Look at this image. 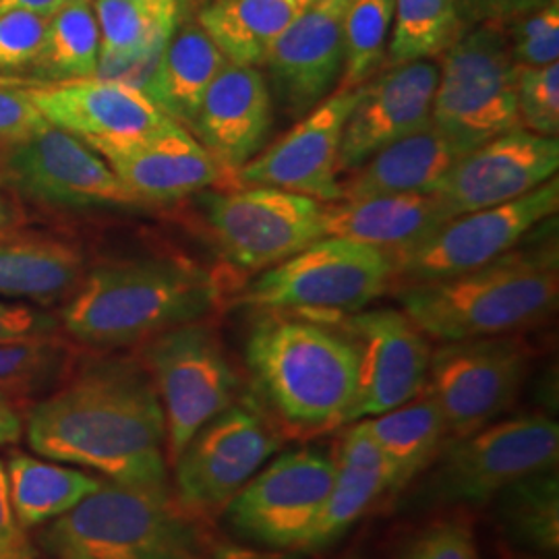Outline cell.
<instances>
[{
	"instance_id": "2e32d148",
	"label": "cell",
	"mask_w": 559,
	"mask_h": 559,
	"mask_svg": "<svg viewBox=\"0 0 559 559\" xmlns=\"http://www.w3.org/2000/svg\"><path fill=\"white\" fill-rule=\"evenodd\" d=\"M328 320L336 321L359 350L350 423L388 413L423 392L433 350L404 311L373 309Z\"/></svg>"
},
{
	"instance_id": "5bb4252c",
	"label": "cell",
	"mask_w": 559,
	"mask_h": 559,
	"mask_svg": "<svg viewBox=\"0 0 559 559\" xmlns=\"http://www.w3.org/2000/svg\"><path fill=\"white\" fill-rule=\"evenodd\" d=\"M328 203L274 187L245 185L205 200L207 226L226 260L260 272L325 237Z\"/></svg>"
},
{
	"instance_id": "d4e9b609",
	"label": "cell",
	"mask_w": 559,
	"mask_h": 559,
	"mask_svg": "<svg viewBox=\"0 0 559 559\" xmlns=\"http://www.w3.org/2000/svg\"><path fill=\"white\" fill-rule=\"evenodd\" d=\"M466 156L429 120L408 138L383 147L365 162L346 182H340V200L420 193L431 195L441 180Z\"/></svg>"
},
{
	"instance_id": "ba28073f",
	"label": "cell",
	"mask_w": 559,
	"mask_h": 559,
	"mask_svg": "<svg viewBox=\"0 0 559 559\" xmlns=\"http://www.w3.org/2000/svg\"><path fill=\"white\" fill-rule=\"evenodd\" d=\"M431 122L464 154L519 129L516 64L501 25L483 23L441 55Z\"/></svg>"
},
{
	"instance_id": "3957f363",
	"label": "cell",
	"mask_w": 559,
	"mask_h": 559,
	"mask_svg": "<svg viewBox=\"0 0 559 559\" xmlns=\"http://www.w3.org/2000/svg\"><path fill=\"white\" fill-rule=\"evenodd\" d=\"M216 305L218 284L189 261H119L85 274L59 320L81 344L117 350L205 320Z\"/></svg>"
},
{
	"instance_id": "bcb514c9",
	"label": "cell",
	"mask_w": 559,
	"mask_h": 559,
	"mask_svg": "<svg viewBox=\"0 0 559 559\" xmlns=\"http://www.w3.org/2000/svg\"><path fill=\"white\" fill-rule=\"evenodd\" d=\"M23 436V419L7 394H0V445L15 443Z\"/></svg>"
},
{
	"instance_id": "f907efd6",
	"label": "cell",
	"mask_w": 559,
	"mask_h": 559,
	"mask_svg": "<svg viewBox=\"0 0 559 559\" xmlns=\"http://www.w3.org/2000/svg\"><path fill=\"white\" fill-rule=\"evenodd\" d=\"M41 81L25 80V78H15V75H0V85L4 87H32V85H38Z\"/></svg>"
},
{
	"instance_id": "ffe728a7",
	"label": "cell",
	"mask_w": 559,
	"mask_h": 559,
	"mask_svg": "<svg viewBox=\"0 0 559 559\" xmlns=\"http://www.w3.org/2000/svg\"><path fill=\"white\" fill-rule=\"evenodd\" d=\"M346 0H320L300 11L267 52L280 106L302 119L336 90L344 64Z\"/></svg>"
},
{
	"instance_id": "e575fe53",
	"label": "cell",
	"mask_w": 559,
	"mask_h": 559,
	"mask_svg": "<svg viewBox=\"0 0 559 559\" xmlns=\"http://www.w3.org/2000/svg\"><path fill=\"white\" fill-rule=\"evenodd\" d=\"M396 0H350L344 11V64L336 92L365 85L388 50Z\"/></svg>"
},
{
	"instance_id": "4fadbf2b",
	"label": "cell",
	"mask_w": 559,
	"mask_h": 559,
	"mask_svg": "<svg viewBox=\"0 0 559 559\" xmlns=\"http://www.w3.org/2000/svg\"><path fill=\"white\" fill-rule=\"evenodd\" d=\"M282 441L261 408L233 404L205 423L173 462L175 498L191 514L212 522L278 452Z\"/></svg>"
},
{
	"instance_id": "60d3db41",
	"label": "cell",
	"mask_w": 559,
	"mask_h": 559,
	"mask_svg": "<svg viewBox=\"0 0 559 559\" xmlns=\"http://www.w3.org/2000/svg\"><path fill=\"white\" fill-rule=\"evenodd\" d=\"M50 15L17 9L0 15V75L32 71L46 40Z\"/></svg>"
},
{
	"instance_id": "7a4b0ae2",
	"label": "cell",
	"mask_w": 559,
	"mask_h": 559,
	"mask_svg": "<svg viewBox=\"0 0 559 559\" xmlns=\"http://www.w3.org/2000/svg\"><path fill=\"white\" fill-rule=\"evenodd\" d=\"M245 365L282 438L307 443L350 423L359 350L336 321L261 311L245 340Z\"/></svg>"
},
{
	"instance_id": "11a10c76",
	"label": "cell",
	"mask_w": 559,
	"mask_h": 559,
	"mask_svg": "<svg viewBox=\"0 0 559 559\" xmlns=\"http://www.w3.org/2000/svg\"><path fill=\"white\" fill-rule=\"evenodd\" d=\"M346 2H350V0H346Z\"/></svg>"
},
{
	"instance_id": "8d00e7d4",
	"label": "cell",
	"mask_w": 559,
	"mask_h": 559,
	"mask_svg": "<svg viewBox=\"0 0 559 559\" xmlns=\"http://www.w3.org/2000/svg\"><path fill=\"white\" fill-rule=\"evenodd\" d=\"M69 365V348L59 338L0 344V394L36 392L59 378Z\"/></svg>"
},
{
	"instance_id": "7402d4cb",
	"label": "cell",
	"mask_w": 559,
	"mask_h": 559,
	"mask_svg": "<svg viewBox=\"0 0 559 559\" xmlns=\"http://www.w3.org/2000/svg\"><path fill=\"white\" fill-rule=\"evenodd\" d=\"M140 203H166L222 185L226 173L185 127L170 122L138 140L94 145Z\"/></svg>"
},
{
	"instance_id": "ac0fdd59",
	"label": "cell",
	"mask_w": 559,
	"mask_h": 559,
	"mask_svg": "<svg viewBox=\"0 0 559 559\" xmlns=\"http://www.w3.org/2000/svg\"><path fill=\"white\" fill-rule=\"evenodd\" d=\"M558 168V138L519 127L462 156L433 195L454 218L520 200L554 179Z\"/></svg>"
},
{
	"instance_id": "7bdbcfd3",
	"label": "cell",
	"mask_w": 559,
	"mask_h": 559,
	"mask_svg": "<svg viewBox=\"0 0 559 559\" xmlns=\"http://www.w3.org/2000/svg\"><path fill=\"white\" fill-rule=\"evenodd\" d=\"M44 122L27 96V87L0 85V156Z\"/></svg>"
},
{
	"instance_id": "c3c4849f",
	"label": "cell",
	"mask_w": 559,
	"mask_h": 559,
	"mask_svg": "<svg viewBox=\"0 0 559 559\" xmlns=\"http://www.w3.org/2000/svg\"><path fill=\"white\" fill-rule=\"evenodd\" d=\"M131 2H138L141 7L162 13V15L179 17L180 0H131Z\"/></svg>"
},
{
	"instance_id": "30bf717a",
	"label": "cell",
	"mask_w": 559,
	"mask_h": 559,
	"mask_svg": "<svg viewBox=\"0 0 559 559\" xmlns=\"http://www.w3.org/2000/svg\"><path fill=\"white\" fill-rule=\"evenodd\" d=\"M141 362L160 399L168 466L205 423L237 404L240 380L218 332L191 321L143 342Z\"/></svg>"
},
{
	"instance_id": "7c38bea8",
	"label": "cell",
	"mask_w": 559,
	"mask_h": 559,
	"mask_svg": "<svg viewBox=\"0 0 559 559\" xmlns=\"http://www.w3.org/2000/svg\"><path fill=\"white\" fill-rule=\"evenodd\" d=\"M558 210L559 179L554 177L520 200L454 216L417 245L388 253L394 263V284L411 286L475 272L514 251Z\"/></svg>"
},
{
	"instance_id": "277c9868",
	"label": "cell",
	"mask_w": 559,
	"mask_h": 559,
	"mask_svg": "<svg viewBox=\"0 0 559 559\" xmlns=\"http://www.w3.org/2000/svg\"><path fill=\"white\" fill-rule=\"evenodd\" d=\"M559 300L558 251H510L475 272L400 288L402 311L429 340L508 336L549 320Z\"/></svg>"
},
{
	"instance_id": "1f68e13d",
	"label": "cell",
	"mask_w": 559,
	"mask_h": 559,
	"mask_svg": "<svg viewBox=\"0 0 559 559\" xmlns=\"http://www.w3.org/2000/svg\"><path fill=\"white\" fill-rule=\"evenodd\" d=\"M493 519L503 540L524 556L558 558L559 479L543 471L508 485L496 496Z\"/></svg>"
},
{
	"instance_id": "f6af8a7d",
	"label": "cell",
	"mask_w": 559,
	"mask_h": 559,
	"mask_svg": "<svg viewBox=\"0 0 559 559\" xmlns=\"http://www.w3.org/2000/svg\"><path fill=\"white\" fill-rule=\"evenodd\" d=\"M549 2L554 0H460V9L464 21L503 23Z\"/></svg>"
},
{
	"instance_id": "816d5d0a",
	"label": "cell",
	"mask_w": 559,
	"mask_h": 559,
	"mask_svg": "<svg viewBox=\"0 0 559 559\" xmlns=\"http://www.w3.org/2000/svg\"><path fill=\"white\" fill-rule=\"evenodd\" d=\"M290 2L295 4V9L300 13V11H307L309 7H313V4L320 2V0H290Z\"/></svg>"
},
{
	"instance_id": "52a82bcc",
	"label": "cell",
	"mask_w": 559,
	"mask_h": 559,
	"mask_svg": "<svg viewBox=\"0 0 559 559\" xmlns=\"http://www.w3.org/2000/svg\"><path fill=\"white\" fill-rule=\"evenodd\" d=\"M392 284L394 263L385 251L357 240L323 237L267 267L240 300L258 311L328 320L359 313Z\"/></svg>"
},
{
	"instance_id": "9c48e42d",
	"label": "cell",
	"mask_w": 559,
	"mask_h": 559,
	"mask_svg": "<svg viewBox=\"0 0 559 559\" xmlns=\"http://www.w3.org/2000/svg\"><path fill=\"white\" fill-rule=\"evenodd\" d=\"M334 445L307 441L267 462L224 508L233 539L274 554H300L330 498Z\"/></svg>"
},
{
	"instance_id": "44dd1931",
	"label": "cell",
	"mask_w": 559,
	"mask_h": 559,
	"mask_svg": "<svg viewBox=\"0 0 559 559\" xmlns=\"http://www.w3.org/2000/svg\"><path fill=\"white\" fill-rule=\"evenodd\" d=\"M440 62L415 60L392 67L362 85L340 143L338 175L353 173L383 147L408 138L431 120Z\"/></svg>"
},
{
	"instance_id": "d6986e66",
	"label": "cell",
	"mask_w": 559,
	"mask_h": 559,
	"mask_svg": "<svg viewBox=\"0 0 559 559\" xmlns=\"http://www.w3.org/2000/svg\"><path fill=\"white\" fill-rule=\"evenodd\" d=\"M46 122L85 141L90 147L156 133L175 120L162 115L141 90L122 81L85 78L27 87Z\"/></svg>"
},
{
	"instance_id": "836d02e7",
	"label": "cell",
	"mask_w": 559,
	"mask_h": 559,
	"mask_svg": "<svg viewBox=\"0 0 559 559\" xmlns=\"http://www.w3.org/2000/svg\"><path fill=\"white\" fill-rule=\"evenodd\" d=\"M462 25L460 0H396L388 64L441 57L464 34Z\"/></svg>"
},
{
	"instance_id": "db71d44e",
	"label": "cell",
	"mask_w": 559,
	"mask_h": 559,
	"mask_svg": "<svg viewBox=\"0 0 559 559\" xmlns=\"http://www.w3.org/2000/svg\"><path fill=\"white\" fill-rule=\"evenodd\" d=\"M342 559H359V558H353V556H350V558H342Z\"/></svg>"
},
{
	"instance_id": "83f0119b",
	"label": "cell",
	"mask_w": 559,
	"mask_h": 559,
	"mask_svg": "<svg viewBox=\"0 0 559 559\" xmlns=\"http://www.w3.org/2000/svg\"><path fill=\"white\" fill-rule=\"evenodd\" d=\"M360 423L392 464L394 500L452 441L438 402L425 388L415 399Z\"/></svg>"
},
{
	"instance_id": "f546056e",
	"label": "cell",
	"mask_w": 559,
	"mask_h": 559,
	"mask_svg": "<svg viewBox=\"0 0 559 559\" xmlns=\"http://www.w3.org/2000/svg\"><path fill=\"white\" fill-rule=\"evenodd\" d=\"M4 466L13 510L25 531L67 514L104 483L98 475L27 454H13Z\"/></svg>"
},
{
	"instance_id": "f1b7e54d",
	"label": "cell",
	"mask_w": 559,
	"mask_h": 559,
	"mask_svg": "<svg viewBox=\"0 0 559 559\" xmlns=\"http://www.w3.org/2000/svg\"><path fill=\"white\" fill-rule=\"evenodd\" d=\"M83 276L80 251L64 242L0 237V299L46 307L71 297Z\"/></svg>"
},
{
	"instance_id": "ee69618b",
	"label": "cell",
	"mask_w": 559,
	"mask_h": 559,
	"mask_svg": "<svg viewBox=\"0 0 559 559\" xmlns=\"http://www.w3.org/2000/svg\"><path fill=\"white\" fill-rule=\"evenodd\" d=\"M0 559H34L32 543L13 510L7 466L0 460Z\"/></svg>"
},
{
	"instance_id": "6da1fadb",
	"label": "cell",
	"mask_w": 559,
	"mask_h": 559,
	"mask_svg": "<svg viewBox=\"0 0 559 559\" xmlns=\"http://www.w3.org/2000/svg\"><path fill=\"white\" fill-rule=\"evenodd\" d=\"M25 438L44 459L94 471L104 480L166 489V420L140 359L87 362L27 417Z\"/></svg>"
},
{
	"instance_id": "4316f807",
	"label": "cell",
	"mask_w": 559,
	"mask_h": 559,
	"mask_svg": "<svg viewBox=\"0 0 559 559\" xmlns=\"http://www.w3.org/2000/svg\"><path fill=\"white\" fill-rule=\"evenodd\" d=\"M224 55L200 23L175 27L143 94L180 127H191L201 100L224 67Z\"/></svg>"
},
{
	"instance_id": "cb8c5ba5",
	"label": "cell",
	"mask_w": 559,
	"mask_h": 559,
	"mask_svg": "<svg viewBox=\"0 0 559 559\" xmlns=\"http://www.w3.org/2000/svg\"><path fill=\"white\" fill-rule=\"evenodd\" d=\"M336 473L330 498L302 551H321L338 543L385 498H394V471L360 420L348 423L334 443Z\"/></svg>"
},
{
	"instance_id": "f5cc1de1",
	"label": "cell",
	"mask_w": 559,
	"mask_h": 559,
	"mask_svg": "<svg viewBox=\"0 0 559 559\" xmlns=\"http://www.w3.org/2000/svg\"><path fill=\"white\" fill-rule=\"evenodd\" d=\"M526 559H558V558H539V556H528Z\"/></svg>"
},
{
	"instance_id": "8992f818",
	"label": "cell",
	"mask_w": 559,
	"mask_h": 559,
	"mask_svg": "<svg viewBox=\"0 0 559 559\" xmlns=\"http://www.w3.org/2000/svg\"><path fill=\"white\" fill-rule=\"evenodd\" d=\"M559 460L558 423L545 415L500 419L479 431L452 440L431 466L399 498L406 514L485 508L508 485L556 471Z\"/></svg>"
},
{
	"instance_id": "7dc6e473",
	"label": "cell",
	"mask_w": 559,
	"mask_h": 559,
	"mask_svg": "<svg viewBox=\"0 0 559 559\" xmlns=\"http://www.w3.org/2000/svg\"><path fill=\"white\" fill-rule=\"evenodd\" d=\"M64 2L67 0H0V15L17 11V9L36 11L40 15H52Z\"/></svg>"
},
{
	"instance_id": "9a60e30c",
	"label": "cell",
	"mask_w": 559,
	"mask_h": 559,
	"mask_svg": "<svg viewBox=\"0 0 559 559\" xmlns=\"http://www.w3.org/2000/svg\"><path fill=\"white\" fill-rule=\"evenodd\" d=\"M0 185L48 207L141 205L94 147L50 122L0 156Z\"/></svg>"
},
{
	"instance_id": "8fae6325",
	"label": "cell",
	"mask_w": 559,
	"mask_h": 559,
	"mask_svg": "<svg viewBox=\"0 0 559 559\" xmlns=\"http://www.w3.org/2000/svg\"><path fill=\"white\" fill-rule=\"evenodd\" d=\"M533 353L516 334L441 342L431 353L425 390L440 406L450 438L500 420L519 400Z\"/></svg>"
},
{
	"instance_id": "603a6c76",
	"label": "cell",
	"mask_w": 559,
	"mask_h": 559,
	"mask_svg": "<svg viewBox=\"0 0 559 559\" xmlns=\"http://www.w3.org/2000/svg\"><path fill=\"white\" fill-rule=\"evenodd\" d=\"M189 129L226 175H237L272 129V92L260 69L226 60Z\"/></svg>"
},
{
	"instance_id": "f35d334b",
	"label": "cell",
	"mask_w": 559,
	"mask_h": 559,
	"mask_svg": "<svg viewBox=\"0 0 559 559\" xmlns=\"http://www.w3.org/2000/svg\"><path fill=\"white\" fill-rule=\"evenodd\" d=\"M508 27L501 25L516 67H545L559 59L558 0L522 13ZM503 21V23H508ZM500 25V23H498Z\"/></svg>"
},
{
	"instance_id": "681fc988",
	"label": "cell",
	"mask_w": 559,
	"mask_h": 559,
	"mask_svg": "<svg viewBox=\"0 0 559 559\" xmlns=\"http://www.w3.org/2000/svg\"><path fill=\"white\" fill-rule=\"evenodd\" d=\"M13 222H15V212L11 210V205L7 201L0 198V233L9 230L13 226Z\"/></svg>"
},
{
	"instance_id": "ab89813d",
	"label": "cell",
	"mask_w": 559,
	"mask_h": 559,
	"mask_svg": "<svg viewBox=\"0 0 559 559\" xmlns=\"http://www.w3.org/2000/svg\"><path fill=\"white\" fill-rule=\"evenodd\" d=\"M399 559H480V554L471 522L464 516H443L406 540Z\"/></svg>"
},
{
	"instance_id": "74e56055",
	"label": "cell",
	"mask_w": 559,
	"mask_h": 559,
	"mask_svg": "<svg viewBox=\"0 0 559 559\" xmlns=\"http://www.w3.org/2000/svg\"><path fill=\"white\" fill-rule=\"evenodd\" d=\"M516 106L522 129L558 138L559 62L545 67H516Z\"/></svg>"
},
{
	"instance_id": "484cf974",
	"label": "cell",
	"mask_w": 559,
	"mask_h": 559,
	"mask_svg": "<svg viewBox=\"0 0 559 559\" xmlns=\"http://www.w3.org/2000/svg\"><path fill=\"white\" fill-rule=\"evenodd\" d=\"M452 221L438 195H378L328 203L325 237L357 240L385 253L404 251Z\"/></svg>"
},
{
	"instance_id": "b9f144b4",
	"label": "cell",
	"mask_w": 559,
	"mask_h": 559,
	"mask_svg": "<svg viewBox=\"0 0 559 559\" xmlns=\"http://www.w3.org/2000/svg\"><path fill=\"white\" fill-rule=\"evenodd\" d=\"M60 320L44 307L0 299V344L57 338Z\"/></svg>"
},
{
	"instance_id": "d6a6232c",
	"label": "cell",
	"mask_w": 559,
	"mask_h": 559,
	"mask_svg": "<svg viewBox=\"0 0 559 559\" xmlns=\"http://www.w3.org/2000/svg\"><path fill=\"white\" fill-rule=\"evenodd\" d=\"M100 62V27L92 0H67L48 20L46 40L32 71L38 81L96 78Z\"/></svg>"
},
{
	"instance_id": "4dcf8cb0",
	"label": "cell",
	"mask_w": 559,
	"mask_h": 559,
	"mask_svg": "<svg viewBox=\"0 0 559 559\" xmlns=\"http://www.w3.org/2000/svg\"><path fill=\"white\" fill-rule=\"evenodd\" d=\"M297 15L290 0H214L201 11L200 25L228 62L260 67Z\"/></svg>"
},
{
	"instance_id": "d590c367",
	"label": "cell",
	"mask_w": 559,
	"mask_h": 559,
	"mask_svg": "<svg viewBox=\"0 0 559 559\" xmlns=\"http://www.w3.org/2000/svg\"><path fill=\"white\" fill-rule=\"evenodd\" d=\"M100 27V57H138L162 50L179 17L150 11L131 0H92Z\"/></svg>"
},
{
	"instance_id": "e0dca14e",
	"label": "cell",
	"mask_w": 559,
	"mask_h": 559,
	"mask_svg": "<svg viewBox=\"0 0 559 559\" xmlns=\"http://www.w3.org/2000/svg\"><path fill=\"white\" fill-rule=\"evenodd\" d=\"M362 96V85L334 92L307 112L295 129L235 175L240 185L274 187L321 203L340 200L338 154L346 120Z\"/></svg>"
},
{
	"instance_id": "5b68a950",
	"label": "cell",
	"mask_w": 559,
	"mask_h": 559,
	"mask_svg": "<svg viewBox=\"0 0 559 559\" xmlns=\"http://www.w3.org/2000/svg\"><path fill=\"white\" fill-rule=\"evenodd\" d=\"M212 522L185 510L173 487L152 489L104 480L38 535L55 559H210Z\"/></svg>"
}]
</instances>
